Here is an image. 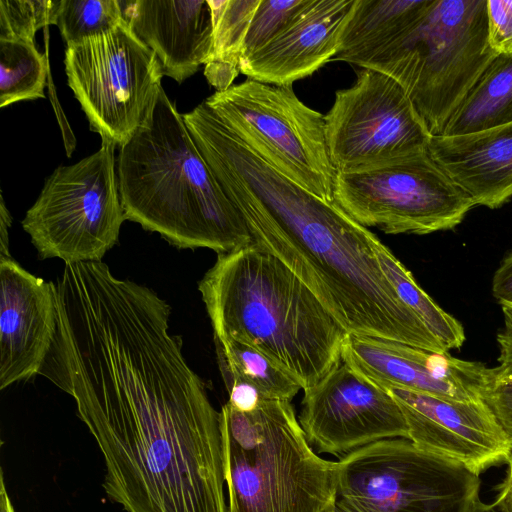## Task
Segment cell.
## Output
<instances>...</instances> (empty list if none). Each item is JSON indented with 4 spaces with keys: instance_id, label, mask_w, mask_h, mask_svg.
<instances>
[{
    "instance_id": "cell-2",
    "label": "cell",
    "mask_w": 512,
    "mask_h": 512,
    "mask_svg": "<svg viewBox=\"0 0 512 512\" xmlns=\"http://www.w3.org/2000/svg\"><path fill=\"white\" fill-rule=\"evenodd\" d=\"M200 152L252 240L279 258L349 334L447 349L400 298L376 253L380 240L334 201L288 178L220 125Z\"/></svg>"
},
{
    "instance_id": "cell-8",
    "label": "cell",
    "mask_w": 512,
    "mask_h": 512,
    "mask_svg": "<svg viewBox=\"0 0 512 512\" xmlns=\"http://www.w3.org/2000/svg\"><path fill=\"white\" fill-rule=\"evenodd\" d=\"M102 140L92 155L60 166L47 178L22 220L41 259L65 264L101 262L118 241L126 220L114 150Z\"/></svg>"
},
{
    "instance_id": "cell-23",
    "label": "cell",
    "mask_w": 512,
    "mask_h": 512,
    "mask_svg": "<svg viewBox=\"0 0 512 512\" xmlns=\"http://www.w3.org/2000/svg\"><path fill=\"white\" fill-rule=\"evenodd\" d=\"M223 382L241 380L253 385L264 399L291 401L300 384L256 348L233 339L214 337Z\"/></svg>"
},
{
    "instance_id": "cell-14",
    "label": "cell",
    "mask_w": 512,
    "mask_h": 512,
    "mask_svg": "<svg viewBox=\"0 0 512 512\" xmlns=\"http://www.w3.org/2000/svg\"><path fill=\"white\" fill-rule=\"evenodd\" d=\"M342 361L384 388L454 401L484 400L493 368L382 338L348 334Z\"/></svg>"
},
{
    "instance_id": "cell-36",
    "label": "cell",
    "mask_w": 512,
    "mask_h": 512,
    "mask_svg": "<svg viewBox=\"0 0 512 512\" xmlns=\"http://www.w3.org/2000/svg\"><path fill=\"white\" fill-rule=\"evenodd\" d=\"M469 512H504V510L495 501L488 504L482 502L479 498Z\"/></svg>"
},
{
    "instance_id": "cell-19",
    "label": "cell",
    "mask_w": 512,
    "mask_h": 512,
    "mask_svg": "<svg viewBox=\"0 0 512 512\" xmlns=\"http://www.w3.org/2000/svg\"><path fill=\"white\" fill-rule=\"evenodd\" d=\"M428 152L473 201L496 209L512 198V122L458 136H432Z\"/></svg>"
},
{
    "instance_id": "cell-16",
    "label": "cell",
    "mask_w": 512,
    "mask_h": 512,
    "mask_svg": "<svg viewBox=\"0 0 512 512\" xmlns=\"http://www.w3.org/2000/svg\"><path fill=\"white\" fill-rule=\"evenodd\" d=\"M58 328L56 285L0 257V389L41 374Z\"/></svg>"
},
{
    "instance_id": "cell-18",
    "label": "cell",
    "mask_w": 512,
    "mask_h": 512,
    "mask_svg": "<svg viewBox=\"0 0 512 512\" xmlns=\"http://www.w3.org/2000/svg\"><path fill=\"white\" fill-rule=\"evenodd\" d=\"M124 19L156 55L163 75L182 83L207 62L213 27L207 0L120 1Z\"/></svg>"
},
{
    "instance_id": "cell-6",
    "label": "cell",
    "mask_w": 512,
    "mask_h": 512,
    "mask_svg": "<svg viewBox=\"0 0 512 512\" xmlns=\"http://www.w3.org/2000/svg\"><path fill=\"white\" fill-rule=\"evenodd\" d=\"M497 52L487 0H435L422 21L362 68L398 81L432 136L445 126Z\"/></svg>"
},
{
    "instance_id": "cell-35",
    "label": "cell",
    "mask_w": 512,
    "mask_h": 512,
    "mask_svg": "<svg viewBox=\"0 0 512 512\" xmlns=\"http://www.w3.org/2000/svg\"><path fill=\"white\" fill-rule=\"evenodd\" d=\"M0 512H16L6 489L3 470L0 471Z\"/></svg>"
},
{
    "instance_id": "cell-3",
    "label": "cell",
    "mask_w": 512,
    "mask_h": 512,
    "mask_svg": "<svg viewBox=\"0 0 512 512\" xmlns=\"http://www.w3.org/2000/svg\"><path fill=\"white\" fill-rule=\"evenodd\" d=\"M198 289L214 337L256 348L303 390L342 362L349 333L279 258L256 242L218 254Z\"/></svg>"
},
{
    "instance_id": "cell-24",
    "label": "cell",
    "mask_w": 512,
    "mask_h": 512,
    "mask_svg": "<svg viewBox=\"0 0 512 512\" xmlns=\"http://www.w3.org/2000/svg\"><path fill=\"white\" fill-rule=\"evenodd\" d=\"M377 257L400 298L424 321L449 352L465 341L462 324L444 311L415 281L411 272L381 241Z\"/></svg>"
},
{
    "instance_id": "cell-37",
    "label": "cell",
    "mask_w": 512,
    "mask_h": 512,
    "mask_svg": "<svg viewBox=\"0 0 512 512\" xmlns=\"http://www.w3.org/2000/svg\"><path fill=\"white\" fill-rule=\"evenodd\" d=\"M508 462H511V463H512V455H511L510 459L508 460Z\"/></svg>"
},
{
    "instance_id": "cell-22",
    "label": "cell",
    "mask_w": 512,
    "mask_h": 512,
    "mask_svg": "<svg viewBox=\"0 0 512 512\" xmlns=\"http://www.w3.org/2000/svg\"><path fill=\"white\" fill-rule=\"evenodd\" d=\"M213 37L204 75L216 92L232 86L241 67L245 38L260 0H207Z\"/></svg>"
},
{
    "instance_id": "cell-33",
    "label": "cell",
    "mask_w": 512,
    "mask_h": 512,
    "mask_svg": "<svg viewBox=\"0 0 512 512\" xmlns=\"http://www.w3.org/2000/svg\"><path fill=\"white\" fill-rule=\"evenodd\" d=\"M508 469L505 479L498 485L495 502L504 510L512 512V463L507 462Z\"/></svg>"
},
{
    "instance_id": "cell-29",
    "label": "cell",
    "mask_w": 512,
    "mask_h": 512,
    "mask_svg": "<svg viewBox=\"0 0 512 512\" xmlns=\"http://www.w3.org/2000/svg\"><path fill=\"white\" fill-rule=\"evenodd\" d=\"M487 12L491 47L512 54V0H487Z\"/></svg>"
},
{
    "instance_id": "cell-27",
    "label": "cell",
    "mask_w": 512,
    "mask_h": 512,
    "mask_svg": "<svg viewBox=\"0 0 512 512\" xmlns=\"http://www.w3.org/2000/svg\"><path fill=\"white\" fill-rule=\"evenodd\" d=\"M60 0H1L0 40L34 42L44 26L56 25Z\"/></svg>"
},
{
    "instance_id": "cell-9",
    "label": "cell",
    "mask_w": 512,
    "mask_h": 512,
    "mask_svg": "<svg viewBox=\"0 0 512 512\" xmlns=\"http://www.w3.org/2000/svg\"><path fill=\"white\" fill-rule=\"evenodd\" d=\"M205 102L255 152L297 184L333 200L336 169L326 143L325 120L292 86L247 78Z\"/></svg>"
},
{
    "instance_id": "cell-30",
    "label": "cell",
    "mask_w": 512,
    "mask_h": 512,
    "mask_svg": "<svg viewBox=\"0 0 512 512\" xmlns=\"http://www.w3.org/2000/svg\"><path fill=\"white\" fill-rule=\"evenodd\" d=\"M484 401L512 440V375L494 376Z\"/></svg>"
},
{
    "instance_id": "cell-1",
    "label": "cell",
    "mask_w": 512,
    "mask_h": 512,
    "mask_svg": "<svg viewBox=\"0 0 512 512\" xmlns=\"http://www.w3.org/2000/svg\"><path fill=\"white\" fill-rule=\"evenodd\" d=\"M58 328L42 374L70 394L125 512H228L220 412L188 365L171 308L105 263L57 283Z\"/></svg>"
},
{
    "instance_id": "cell-7",
    "label": "cell",
    "mask_w": 512,
    "mask_h": 512,
    "mask_svg": "<svg viewBox=\"0 0 512 512\" xmlns=\"http://www.w3.org/2000/svg\"><path fill=\"white\" fill-rule=\"evenodd\" d=\"M338 463L330 512H469L479 475L405 438L380 440Z\"/></svg>"
},
{
    "instance_id": "cell-4",
    "label": "cell",
    "mask_w": 512,
    "mask_h": 512,
    "mask_svg": "<svg viewBox=\"0 0 512 512\" xmlns=\"http://www.w3.org/2000/svg\"><path fill=\"white\" fill-rule=\"evenodd\" d=\"M117 177L126 220L177 248L222 254L253 241L162 86L143 124L120 147Z\"/></svg>"
},
{
    "instance_id": "cell-15",
    "label": "cell",
    "mask_w": 512,
    "mask_h": 512,
    "mask_svg": "<svg viewBox=\"0 0 512 512\" xmlns=\"http://www.w3.org/2000/svg\"><path fill=\"white\" fill-rule=\"evenodd\" d=\"M400 406L408 439L477 475L512 455V440L484 400L454 401L386 388Z\"/></svg>"
},
{
    "instance_id": "cell-21",
    "label": "cell",
    "mask_w": 512,
    "mask_h": 512,
    "mask_svg": "<svg viewBox=\"0 0 512 512\" xmlns=\"http://www.w3.org/2000/svg\"><path fill=\"white\" fill-rule=\"evenodd\" d=\"M512 122V54L498 53L448 120L442 133L458 136Z\"/></svg>"
},
{
    "instance_id": "cell-26",
    "label": "cell",
    "mask_w": 512,
    "mask_h": 512,
    "mask_svg": "<svg viewBox=\"0 0 512 512\" xmlns=\"http://www.w3.org/2000/svg\"><path fill=\"white\" fill-rule=\"evenodd\" d=\"M123 21L118 0H60L56 25L70 47L107 33Z\"/></svg>"
},
{
    "instance_id": "cell-34",
    "label": "cell",
    "mask_w": 512,
    "mask_h": 512,
    "mask_svg": "<svg viewBox=\"0 0 512 512\" xmlns=\"http://www.w3.org/2000/svg\"><path fill=\"white\" fill-rule=\"evenodd\" d=\"M11 215L5 206L4 199L1 195L0 204V257H11L9 253L8 228L11 225Z\"/></svg>"
},
{
    "instance_id": "cell-12",
    "label": "cell",
    "mask_w": 512,
    "mask_h": 512,
    "mask_svg": "<svg viewBox=\"0 0 512 512\" xmlns=\"http://www.w3.org/2000/svg\"><path fill=\"white\" fill-rule=\"evenodd\" d=\"M324 120L337 172L425 152L432 137L402 85L371 68H361L351 87L335 93Z\"/></svg>"
},
{
    "instance_id": "cell-28",
    "label": "cell",
    "mask_w": 512,
    "mask_h": 512,
    "mask_svg": "<svg viewBox=\"0 0 512 512\" xmlns=\"http://www.w3.org/2000/svg\"><path fill=\"white\" fill-rule=\"evenodd\" d=\"M308 2L309 0H260L245 38L242 60L277 37Z\"/></svg>"
},
{
    "instance_id": "cell-10",
    "label": "cell",
    "mask_w": 512,
    "mask_h": 512,
    "mask_svg": "<svg viewBox=\"0 0 512 512\" xmlns=\"http://www.w3.org/2000/svg\"><path fill=\"white\" fill-rule=\"evenodd\" d=\"M333 200L362 226L386 234L425 235L453 229L475 207L428 150L337 172Z\"/></svg>"
},
{
    "instance_id": "cell-11",
    "label": "cell",
    "mask_w": 512,
    "mask_h": 512,
    "mask_svg": "<svg viewBox=\"0 0 512 512\" xmlns=\"http://www.w3.org/2000/svg\"><path fill=\"white\" fill-rule=\"evenodd\" d=\"M67 82L92 131L121 147L145 121L164 76L156 55L124 19L67 47Z\"/></svg>"
},
{
    "instance_id": "cell-5",
    "label": "cell",
    "mask_w": 512,
    "mask_h": 512,
    "mask_svg": "<svg viewBox=\"0 0 512 512\" xmlns=\"http://www.w3.org/2000/svg\"><path fill=\"white\" fill-rule=\"evenodd\" d=\"M228 512H330L338 463L314 452L291 401L220 410Z\"/></svg>"
},
{
    "instance_id": "cell-17",
    "label": "cell",
    "mask_w": 512,
    "mask_h": 512,
    "mask_svg": "<svg viewBox=\"0 0 512 512\" xmlns=\"http://www.w3.org/2000/svg\"><path fill=\"white\" fill-rule=\"evenodd\" d=\"M355 0H309L277 37L241 61L247 78L292 86L333 59Z\"/></svg>"
},
{
    "instance_id": "cell-25",
    "label": "cell",
    "mask_w": 512,
    "mask_h": 512,
    "mask_svg": "<svg viewBox=\"0 0 512 512\" xmlns=\"http://www.w3.org/2000/svg\"><path fill=\"white\" fill-rule=\"evenodd\" d=\"M47 60L34 42L0 40V106L44 98Z\"/></svg>"
},
{
    "instance_id": "cell-31",
    "label": "cell",
    "mask_w": 512,
    "mask_h": 512,
    "mask_svg": "<svg viewBox=\"0 0 512 512\" xmlns=\"http://www.w3.org/2000/svg\"><path fill=\"white\" fill-rule=\"evenodd\" d=\"M503 329L497 335L499 365L494 369L495 377L512 375V306L502 305Z\"/></svg>"
},
{
    "instance_id": "cell-32",
    "label": "cell",
    "mask_w": 512,
    "mask_h": 512,
    "mask_svg": "<svg viewBox=\"0 0 512 512\" xmlns=\"http://www.w3.org/2000/svg\"><path fill=\"white\" fill-rule=\"evenodd\" d=\"M492 293L501 306H512V252L504 257L494 273Z\"/></svg>"
},
{
    "instance_id": "cell-20",
    "label": "cell",
    "mask_w": 512,
    "mask_h": 512,
    "mask_svg": "<svg viewBox=\"0 0 512 512\" xmlns=\"http://www.w3.org/2000/svg\"><path fill=\"white\" fill-rule=\"evenodd\" d=\"M435 0H355L338 53L332 60L362 68L415 28Z\"/></svg>"
},
{
    "instance_id": "cell-13",
    "label": "cell",
    "mask_w": 512,
    "mask_h": 512,
    "mask_svg": "<svg viewBox=\"0 0 512 512\" xmlns=\"http://www.w3.org/2000/svg\"><path fill=\"white\" fill-rule=\"evenodd\" d=\"M299 423L318 453L339 458L380 440L408 439L390 392L343 361L304 390Z\"/></svg>"
}]
</instances>
